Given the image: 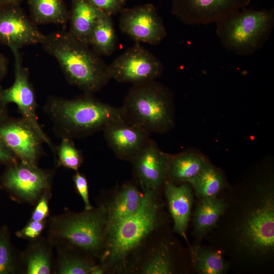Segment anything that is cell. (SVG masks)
I'll list each match as a JSON object with an SVG mask.
<instances>
[{
    "mask_svg": "<svg viewBox=\"0 0 274 274\" xmlns=\"http://www.w3.org/2000/svg\"><path fill=\"white\" fill-rule=\"evenodd\" d=\"M252 0H171V12L187 25L209 24L246 8Z\"/></svg>",
    "mask_w": 274,
    "mask_h": 274,
    "instance_id": "obj_12",
    "label": "cell"
},
{
    "mask_svg": "<svg viewBox=\"0 0 274 274\" xmlns=\"http://www.w3.org/2000/svg\"><path fill=\"white\" fill-rule=\"evenodd\" d=\"M53 244L48 238L39 236L31 241L21 254L23 272L26 274L54 273Z\"/></svg>",
    "mask_w": 274,
    "mask_h": 274,
    "instance_id": "obj_18",
    "label": "cell"
},
{
    "mask_svg": "<svg viewBox=\"0 0 274 274\" xmlns=\"http://www.w3.org/2000/svg\"><path fill=\"white\" fill-rule=\"evenodd\" d=\"M170 155L151 139L131 161L133 174L144 191H157L167 180Z\"/></svg>",
    "mask_w": 274,
    "mask_h": 274,
    "instance_id": "obj_15",
    "label": "cell"
},
{
    "mask_svg": "<svg viewBox=\"0 0 274 274\" xmlns=\"http://www.w3.org/2000/svg\"><path fill=\"white\" fill-rule=\"evenodd\" d=\"M57 250L54 273L91 274L95 264L90 260L75 253V250L57 249Z\"/></svg>",
    "mask_w": 274,
    "mask_h": 274,
    "instance_id": "obj_26",
    "label": "cell"
},
{
    "mask_svg": "<svg viewBox=\"0 0 274 274\" xmlns=\"http://www.w3.org/2000/svg\"><path fill=\"white\" fill-rule=\"evenodd\" d=\"M109 70L111 79L133 85L156 80L161 76L163 66L155 55L135 42L109 65Z\"/></svg>",
    "mask_w": 274,
    "mask_h": 274,
    "instance_id": "obj_8",
    "label": "cell"
},
{
    "mask_svg": "<svg viewBox=\"0 0 274 274\" xmlns=\"http://www.w3.org/2000/svg\"><path fill=\"white\" fill-rule=\"evenodd\" d=\"M73 179L76 190L84 202L85 210L92 209L93 207L89 200L88 181L85 176L76 171L73 176Z\"/></svg>",
    "mask_w": 274,
    "mask_h": 274,
    "instance_id": "obj_33",
    "label": "cell"
},
{
    "mask_svg": "<svg viewBox=\"0 0 274 274\" xmlns=\"http://www.w3.org/2000/svg\"><path fill=\"white\" fill-rule=\"evenodd\" d=\"M144 193L133 184L123 185L108 207H106L109 228L136 213L143 202Z\"/></svg>",
    "mask_w": 274,
    "mask_h": 274,
    "instance_id": "obj_20",
    "label": "cell"
},
{
    "mask_svg": "<svg viewBox=\"0 0 274 274\" xmlns=\"http://www.w3.org/2000/svg\"><path fill=\"white\" fill-rule=\"evenodd\" d=\"M52 196L51 192L45 193L35 205L30 220L42 221L46 220L49 215V201Z\"/></svg>",
    "mask_w": 274,
    "mask_h": 274,
    "instance_id": "obj_34",
    "label": "cell"
},
{
    "mask_svg": "<svg viewBox=\"0 0 274 274\" xmlns=\"http://www.w3.org/2000/svg\"><path fill=\"white\" fill-rule=\"evenodd\" d=\"M119 14L120 30L136 42L156 45L166 36L163 20L152 4L124 8Z\"/></svg>",
    "mask_w": 274,
    "mask_h": 274,
    "instance_id": "obj_11",
    "label": "cell"
},
{
    "mask_svg": "<svg viewBox=\"0 0 274 274\" xmlns=\"http://www.w3.org/2000/svg\"><path fill=\"white\" fill-rule=\"evenodd\" d=\"M57 155V164L59 166L78 171L83 162L81 151L78 150L73 139L61 138L59 145L55 149Z\"/></svg>",
    "mask_w": 274,
    "mask_h": 274,
    "instance_id": "obj_28",
    "label": "cell"
},
{
    "mask_svg": "<svg viewBox=\"0 0 274 274\" xmlns=\"http://www.w3.org/2000/svg\"><path fill=\"white\" fill-rule=\"evenodd\" d=\"M7 106L0 97V123L9 117Z\"/></svg>",
    "mask_w": 274,
    "mask_h": 274,
    "instance_id": "obj_37",
    "label": "cell"
},
{
    "mask_svg": "<svg viewBox=\"0 0 274 274\" xmlns=\"http://www.w3.org/2000/svg\"><path fill=\"white\" fill-rule=\"evenodd\" d=\"M0 138L19 161L38 166L43 154V142L24 119L8 117L1 122Z\"/></svg>",
    "mask_w": 274,
    "mask_h": 274,
    "instance_id": "obj_13",
    "label": "cell"
},
{
    "mask_svg": "<svg viewBox=\"0 0 274 274\" xmlns=\"http://www.w3.org/2000/svg\"><path fill=\"white\" fill-rule=\"evenodd\" d=\"M18 159L0 138V164L7 166L19 162Z\"/></svg>",
    "mask_w": 274,
    "mask_h": 274,
    "instance_id": "obj_35",
    "label": "cell"
},
{
    "mask_svg": "<svg viewBox=\"0 0 274 274\" xmlns=\"http://www.w3.org/2000/svg\"><path fill=\"white\" fill-rule=\"evenodd\" d=\"M102 14L88 0H72L68 31L77 41L89 46L92 31Z\"/></svg>",
    "mask_w": 274,
    "mask_h": 274,
    "instance_id": "obj_19",
    "label": "cell"
},
{
    "mask_svg": "<svg viewBox=\"0 0 274 274\" xmlns=\"http://www.w3.org/2000/svg\"><path fill=\"white\" fill-rule=\"evenodd\" d=\"M102 13L112 16L120 13L127 0H88Z\"/></svg>",
    "mask_w": 274,
    "mask_h": 274,
    "instance_id": "obj_32",
    "label": "cell"
},
{
    "mask_svg": "<svg viewBox=\"0 0 274 274\" xmlns=\"http://www.w3.org/2000/svg\"><path fill=\"white\" fill-rule=\"evenodd\" d=\"M195 267L201 274H222L226 270V264L220 252L195 247L192 250Z\"/></svg>",
    "mask_w": 274,
    "mask_h": 274,
    "instance_id": "obj_27",
    "label": "cell"
},
{
    "mask_svg": "<svg viewBox=\"0 0 274 274\" xmlns=\"http://www.w3.org/2000/svg\"><path fill=\"white\" fill-rule=\"evenodd\" d=\"M8 69V60L6 57L0 53V81L7 75Z\"/></svg>",
    "mask_w": 274,
    "mask_h": 274,
    "instance_id": "obj_36",
    "label": "cell"
},
{
    "mask_svg": "<svg viewBox=\"0 0 274 274\" xmlns=\"http://www.w3.org/2000/svg\"><path fill=\"white\" fill-rule=\"evenodd\" d=\"M207 162L203 157L192 152L170 155L166 180L175 184L188 182L201 172Z\"/></svg>",
    "mask_w": 274,
    "mask_h": 274,
    "instance_id": "obj_21",
    "label": "cell"
},
{
    "mask_svg": "<svg viewBox=\"0 0 274 274\" xmlns=\"http://www.w3.org/2000/svg\"><path fill=\"white\" fill-rule=\"evenodd\" d=\"M18 263L13 251L9 230L6 226L0 230V274L15 273Z\"/></svg>",
    "mask_w": 274,
    "mask_h": 274,
    "instance_id": "obj_30",
    "label": "cell"
},
{
    "mask_svg": "<svg viewBox=\"0 0 274 274\" xmlns=\"http://www.w3.org/2000/svg\"><path fill=\"white\" fill-rule=\"evenodd\" d=\"M164 185L169 211L174 220V229L185 237L193 203L190 184L185 182L177 186L166 180Z\"/></svg>",
    "mask_w": 274,
    "mask_h": 274,
    "instance_id": "obj_17",
    "label": "cell"
},
{
    "mask_svg": "<svg viewBox=\"0 0 274 274\" xmlns=\"http://www.w3.org/2000/svg\"><path fill=\"white\" fill-rule=\"evenodd\" d=\"M116 43L112 16L102 14L92 31L89 46L100 56H108L114 51Z\"/></svg>",
    "mask_w": 274,
    "mask_h": 274,
    "instance_id": "obj_24",
    "label": "cell"
},
{
    "mask_svg": "<svg viewBox=\"0 0 274 274\" xmlns=\"http://www.w3.org/2000/svg\"><path fill=\"white\" fill-rule=\"evenodd\" d=\"M19 5L0 7V44L10 48L42 44L45 38Z\"/></svg>",
    "mask_w": 274,
    "mask_h": 274,
    "instance_id": "obj_14",
    "label": "cell"
},
{
    "mask_svg": "<svg viewBox=\"0 0 274 274\" xmlns=\"http://www.w3.org/2000/svg\"><path fill=\"white\" fill-rule=\"evenodd\" d=\"M157 194V191H144L139 210L109 228L102 262L112 265L121 263L157 227L159 206Z\"/></svg>",
    "mask_w": 274,
    "mask_h": 274,
    "instance_id": "obj_6",
    "label": "cell"
},
{
    "mask_svg": "<svg viewBox=\"0 0 274 274\" xmlns=\"http://www.w3.org/2000/svg\"><path fill=\"white\" fill-rule=\"evenodd\" d=\"M46 224L47 220L42 221L29 220L23 228L16 232V235L19 238L33 241L40 236Z\"/></svg>",
    "mask_w": 274,
    "mask_h": 274,
    "instance_id": "obj_31",
    "label": "cell"
},
{
    "mask_svg": "<svg viewBox=\"0 0 274 274\" xmlns=\"http://www.w3.org/2000/svg\"><path fill=\"white\" fill-rule=\"evenodd\" d=\"M173 96L156 80L133 84L120 107L124 120L149 133H162L174 125Z\"/></svg>",
    "mask_w": 274,
    "mask_h": 274,
    "instance_id": "obj_4",
    "label": "cell"
},
{
    "mask_svg": "<svg viewBox=\"0 0 274 274\" xmlns=\"http://www.w3.org/2000/svg\"><path fill=\"white\" fill-rule=\"evenodd\" d=\"M33 19L38 24L66 23L69 19L63 0H27Z\"/></svg>",
    "mask_w": 274,
    "mask_h": 274,
    "instance_id": "obj_23",
    "label": "cell"
},
{
    "mask_svg": "<svg viewBox=\"0 0 274 274\" xmlns=\"http://www.w3.org/2000/svg\"><path fill=\"white\" fill-rule=\"evenodd\" d=\"M24 0H0V7L7 5H19Z\"/></svg>",
    "mask_w": 274,
    "mask_h": 274,
    "instance_id": "obj_38",
    "label": "cell"
},
{
    "mask_svg": "<svg viewBox=\"0 0 274 274\" xmlns=\"http://www.w3.org/2000/svg\"><path fill=\"white\" fill-rule=\"evenodd\" d=\"M14 58V81L8 88L0 86V97L7 105L14 103L18 107L22 118L37 132L43 143H45L53 151V145L41 127L37 115V104L34 89L29 81L27 69L22 63V58L19 49H10Z\"/></svg>",
    "mask_w": 274,
    "mask_h": 274,
    "instance_id": "obj_9",
    "label": "cell"
},
{
    "mask_svg": "<svg viewBox=\"0 0 274 274\" xmlns=\"http://www.w3.org/2000/svg\"><path fill=\"white\" fill-rule=\"evenodd\" d=\"M54 171L20 161L7 166L1 186L17 201L35 206L45 194L51 192Z\"/></svg>",
    "mask_w": 274,
    "mask_h": 274,
    "instance_id": "obj_7",
    "label": "cell"
},
{
    "mask_svg": "<svg viewBox=\"0 0 274 274\" xmlns=\"http://www.w3.org/2000/svg\"><path fill=\"white\" fill-rule=\"evenodd\" d=\"M44 110L55 133L61 138H85L124 120L120 107L104 102L90 93L73 99L50 97Z\"/></svg>",
    "mask_w": 274,
    "mask_h": 274,
    "instance_id": "obj_1",
    "label": "cell"
},
{
    "mask_svg": "<svg viewBox=\"0 0 274 274\" xmlns=\"http://www.w3.org/2000/svg\"><path fill=\"white\" fill-rule=\"evenodd\" d=\"M102 132L117 158L130 162L151 139L150 133L124 120L108 125Z\"/></svg>",
    "mask_w": 274,
    "mask_h": 274,
    "instance_id": "obj_16",
    "label": "cell"
},
{
    "mask_svg": "<svg viewBox=\"0 0 274 274\" xmlns=\"http://www.w3.org/2000/svg\"><path fill=\"white\" fill-rule=\"evenodd\" d=\"M187 183L201 199L217 197L224 186L221 173L208 162L201 172Z\"/></svg>",
    "mask_w": 274,
    "mask_h": 274,
    "instance_id": "obj_25",
    "label": "cell"
},
{
    "mask_svg": "<svg viewBox=\"0 0 274 274\" xmlns=\"http://www.w3.org/2000/svg\"><path fill=\"white\" fill-rule=\"evenodd\" d=\"M216 24V33L225 49L238 55L249 56L268 40L274 27V10L244 8Z\"/></svg>",
    "mask_w": 274,
    "mask_h": 274,
    "instance_id": "obj_5",
    "label": "cell"
},
{
    "mask_svg": "<svg viewBox=\"0 0 274 274\" xmlns=\"http://www.w3.org/2000/svg\"><path fill=\"white\" fill-rule=\"evenodd\" d=\"M142 273L170 274L173 266L169 250L166 246L159 247L143 265Z\"/></svg>",
    "mask_w": 274,
    "mask_h": 274,
    "instance_id": "obj_29",
    "label": "cell"
},
{
    "mask_svg": "<svg viewBox=\"0 0 274 274\" xmlns=\"http://www.w3.org/2000/svg\"><path fill=\"white\" fill-rule=\"evenodd\" d=\"M226 207L223 200L217 197L201 199L193 218L195 235L200 237L211 230L217 224Z\"/></svg>",
    "mask_w": 274,
    "mask_h": 274,
    "instance_id": "obj_22",
    "label": "cell"
},
{
    "mask_svg": "<svg viewBox=\"0 0 274 274\" xmlns=\"http://www.w3.org/2000/svg\"><path fill=\"white\" fill-rule=\"evenodd\" d=\"M48 238L57 249L79 250L98 256L108 236L106 207L101 206L80 213L66 211L47 220Z\"/></svg>",
    "mask_w": 274,
    "mask_h": 274,
    "instance_id": "obj_3",
    "label": "cell"
},
{
    "mask_svg": "<svg viewBox=\"0 0 274 274\" xmlns=\"http://www.w3.org/2000/svg\"><path fill=\"white\" fill-rule=\"evenodd\" d=\"M241 238L254 254H265L274 248V197L266 194L246 217L241 227Z\"/></svg>",
    "mask_w": 274,
    "mask_h": 274,
    "instance_id": "obj_10",
    "label": "cell"
},
{
    "mask_svg": "<svg viewBox=\"0 0 274 274\" xmlns=\"http://www.w3.org/2000/svg\"><path fill=\"white\" fill-rule=\"evenodd\" d=\"M41 45L57 61L67 82L85 93L100 90L111 79L109 65L101 56L68 31L46 35Z\"/></svg>",
    "mask_w": 274,
    "mask_h": 274,
    "instance_id": "obj_2",
    "label": "cell"
}]
</instances>
